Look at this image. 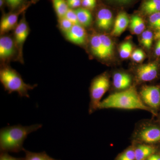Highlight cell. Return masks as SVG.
Instances as JSON below:
<instances>
[{
    "label": "cell",
    "mask_w": 160,
    "mask_h": 160,
    "mask_svg": "<svg viewBox=\"0 0 160 160\" xmlns=\"http://www.w3.org/2000/svg\"><path fill=\"white\" fill-rule=\"evenodd\" d=\"M42 124L30 126L21 125L6 126L0 130V150L4 152H19L23 151V143L31 132L42 128Z\"/></svg>",
    "instance_id": "cell-1"
},
{
    "label": "cell",
    "mask_w": 160,
    "mask_h": 160,
    "mask_svg": "<svg viewBox=\"0 0 160 160\" xmlns=\"http://www.w3.org/2000/svg\"><path fill=\"white\" fill-rule=\"evenodd\" d=\"M119 109L123 110H150L142 102L136 86H133L124 91L110 93L102 100L98 110L103 109Z\"/></svg>",
    "instance_id": "cell-2"
},
{
    "label": "cell",
    "mask_w": 160,
    "mask_h": 160,
    "mask_svg": "<svg viewBox=\"0 0 160 160\" xmlns=\"http://www.w3.org/2000/svg\"><path fill=\"white\" fill-rule=\"evenodd\" d=\"M131 142L160 146V123L156 118L138 121L130 137Z\"/></svg>",
    "instance_id": "cell-3"
},
{
    "label": "cell",
    "mask_w": 160,
    "mask_h": 160,
    "mask_svg": "<svg viewBox=\"0 0 160 160\" xmlns=\"http://www.w3.org/2000/svg\"><path fill=\"white\" fill-rule=\"evenodd\" d=\"M0 81L9 94L18 92L21 97L29 98L28 91L34 89L37 85H30L24 82L20 74L9 66H4L0 70Z\"/></svg>",
    "instance_id": "cell-4"
},
{
    "label": "cell",
    "mask_w": 160,
    "mask_h": 160,
    "mask_svg": "<svg viewBox=\"0 0 160 160\" xmlns=\"http://www.w3.org/2000/svg\"><path fill=\"white\" fill-rule=\"evenodd\" d=\"M110 78L106 72L98 76L92 80L89 88V102L88 112L89 114L98 110L99 106L103 96L110 89Z\"/></svg>",
    "instance_id": "cell-5"
},
{
    "label": "cell",
    "mask_w": 160,
    "mask_h": 160,
    "mask_svg": "<svg viewBox=\"0 0 160 160\" xmlns=\"http://www.w3.org/2000/svg\"><path fill=\"white\" fill-rule=\"evenodd\" d=\"M140 98L150 110L152 118H156L160 111V85H143L138 91Z\"/></svg>",
    "instance_id": "cell-6"
},
{
    "label": "cell",
    "mask_w": 160,
    "mask_h": 160,
    "mask_svg": "<svg viewBox=\"0 0 160 160\" xmlns=\"http://www.w3.org/2000/svg\"><path fill=\"white\" fill-rule=\"evenodd\" d=\"M160 66L157 62H152L138 66L134 71L135 85L152 82L158 77Z\"/></svg>",
    "instance_id": "cell-7"
},
{
    "label": "cell",
    "mask_w": 160,
    "mask_h": 160,
    "mask_svg": "<svg viewBox=\"0 0 160 160\" xmlns=\"http://www.w3.org/2000/svg\"><path fill=\"white\" fill-rule=\"evenodd\" d=\"M112 92L111 93L124 91L136 86L134 78L130 73L126 72H116L112 75Z\"/></svg>",
    "instance_id": "cell-8"
},
{
    "label": "cell",
    "mask_w": 160,
    "mask_h": 160,
    "mask_svg": "<svg viewBox=\"0 0 160 160\" xmlns=\"http://www.w3.org/2000/svg\"><path fill=\"white\" fill-rule=\"evenodd\" d=\"M29 26L24 15L14 30V42L20 58H22L23 44L29 35Z\"/></svg>",
    "instance_id": "cell-9"
},
{
    "label": "cell",
    "mask_w": 160,
    "mask_h": 160,
    "mask_svg": "<svg viewBox=\"0 0 160 160\" xmlns=\"http://www.w3.org/2000/svg\"><path fill=\"white\" fill-rule=\"evenodd\" d=\"M28 6H24L17 12L6 14L3 17L0 23L1 34H4L16 27L18 25L19 16L26 10Z\"/></svg>",
    "instance_id": "cell-10"
},
{
    "label": "cell",
    "mask_w": 160,
    "mask_h": 160,
    "mask_svg": "<svg viewBox=\"0 0 160 160\" xmlns=\"http://www.w3.org/2000/svg\"><path fill=\"white\" fill-rule=\"evenodd\" d=\"M15 44L10 37L3 36L0 38V58L4 62L10 60L15 54Z\"/></svg>",
    "instance_id": "cell-11"
},
{
    "label": "cell",
    "mask_w": 160,
    "mask_h": 160,
    "mask_svg": "<svg viewBox=\"0 0 160 160\" xmlns=\"http://www.w3.org/2000/svg\"><path fill=\"white\" fill-rule=\"evenodd\" d=\"M131 143L134 145L135 160H146L151 155L160 149V146L143 143Z\"/></svg>",
    "instance_id": "cell-12"
},
{
    "label": "cell",
    "mask_w": 160,
    "mask_h": 160,
    "mask_svg": "<svg viewBox=\"0 0 160 160\" xmlns=\"http://www.w3.org/2000/svg\"><path fill=\"white\" fill-rule=\"evenodd\" d=\"M66 35L67 39L77 45H82L86 42V30L83 26L79 24L73 25L71 29L66 33Z\"/></svg>",
    "instance_id": "cell-13"
},
{
    "label": "cell",
    "mask_w": 160,
    "mask_h": 160,
    "mask_svg": "<svg viewBox=\"0 0 160 160\" xmlns=\"http://www.w3.org/2000/svg\"><path fill=\"white\" fill-rule=\"evenodd\" d=\"M113 22V16L109 9H102L98 12L97 15L96 23L98 27L102 30L110 29Z\"/></svg>",
    "instance_id": "cell-14"
},
{
    "label": "cell",
    "mask_w": 160,
    "mask_h": 160,
    "mask_svg": "<svg viewBox=\"0 0 160 160\" xmlns=\"http://www.w3.org/2000/svg\"><path fill=\"white\" fill-rule=\"evenodd\" d=\"M129 24V18L125 12H121L115 20L112 35L115 36L120 35L125 31Z\"/></svg>",
    "instance_id": "cell-15"
},
{
    "label": "cell",
    "mask_w": 160,
    "mask_h": 160,
    "mask_svg": "<svg viewBox=\"0 0 160 160\" xmlns=\"http://www.w3.org/2000/svg\"><path fill=\"white\" fill-rule=\"evenodd\" d=\"M91 50L95 55L101 59H106L99 34L93 35L90 39Z\"/></svg>",
    "instance_id": "cell-16"
},
{
    "label": "cell",
    "mask_w": 160,
    "mask_h": 160,
    "mask_svg": "<svg viewBox=\"0 0 160 160\" xmlns=\"http://www.w3.org/2000/svg\"><path fill=\"white\" fill-rule=\"evenodd\" d=\"M74 10L80 25L83 27H87L91 24L92 16L89 9L84 8H78Z\"/></svg>",
    "instance_id": "cell-17"
},
{
    "label": "cell",
    "mask_w": 160,
    "mask_h": 160,
    "mask_svg": "<svg viewBox=\"0 0 160 160\" xmlns=\"http://www.w3.org/2000/svg\"><path fill=\"white\" fill-rule=\"evenodd\" d=\"M143 11L147 14L160 11V0H147L142 5Z\"/></svg>",
    "instance_id": "cell-18"
},
{
    "label": "cell",
    "mask_w": 160,
    "mask_h": 160,
    "mask_svg": "<svg viewBox=\"0 0 160 160\" xmlns=\"http://www.w3.org/2000/svg\"><path fill=\"white\" fill-rule=\"evenodd\" d=\"M130 28L135 34L142 33L145 29V24L142 19L138 16H132L130 22Z\"/></svg>",
    "instance_id": "cell-19"
},
{
    "label": "cell",
    "mask_w": 160,
    "mask_h": 160,
    "mask_svg": "<svg viewBox=\"0 0 160 160\" xmlns=\"http://www.w3.org/2000/svg\"><path fill=\"white\" fill-rule=\"evenodd\" d=\"M53 7L59 18L65 17L69 10V6L65 0H52Z\"/></svg>",
    "instance_id": "cell-20"
},
{
    "label": "cell",
    "mask_w": 160,
    "mask_h": 160,
    "mask_svg": "<svg viewBox=\"0 0 160 160\" xmlns=\"http://www.w3.org/2000/svg\"><path fill=\"white\" fill-rule=\"evenodd\" d=\"M114 160H135V146L133 143L118 153Z\"/></svg>",
    "instance_id": "cell-21"
},
{
    "label": "cell",
    "mask_w": 160,
    "mask_h": 160,
    "mask_svg": "<svg viewBox=\"0 0 160 160\" xmlns=\"http://www.w3.org/2000/svg\"><path fill=\"white\" fill-rule=\"evenodd\" d=\"M99 35L107 58H111L113 53V45L112 41L106 35Z\"/></svg>",
    "instance_id": "cell-22"
},
{
    "label": "cell",
    "mask_w": 160,
    "mask_h": 160,
    "mask_svg": "<svg viewBox=\"0 0 160 160\" xmlns=\"http://www.w3.org/2000/svg\"><path fill=\"white\" fill-rule=\"evenodd\" d=\"M25 157L24 160H60L55 159L49 156L46 152H33L24 149Z\"/></svg>",
    "instance_id": "cell-23"
},
{
    "label": "cell",
    "mask_w": 160,
    "mask_h": 160,
    "mask_svg": "<svg viewBox=\"0 0 160 160\" xmlns=\"http://www.w3.org/2000/svg\"><path fill=\"white\" fill-rule=\"evenodd\" d=\"M132 46L131 43L126 42L123 43L120 47V57L123 59H126L131 56L132 53Z\"/></svg>",
    "instance_id": "cell-24"
},
{
    "label": "cell",
    "mask_w": 160,
    "mask_h": 160,
    "mask_svg": "<svg viewBox=\"0 0 160 160\" xmlns=\"http://www.w3.org/2000/svg\"><path fill=\"white\" fill-rule=\"evenodd\" d=\"M153 38L152 32L150 30H146L142 33L141 42L144 47L149 49L151 48Z\"/></svg>",
    "instance_id": "cell-25"
},
{
    "label": "cell",
    "mask_w": 160,
    "mask_h": 160,
    "mask_svg": "<svg viewBox=\"0 0 160 160\" xmlns=\"http://www.w3.org/2000/svg\"><path fill=\"white\" fill-rule=\"evenodd\" d=\"M58 22L60 29L65 33L68 32L73 25L72 23L66 17L59 18Z\"/></svg>",
    "instance_id": "cell-26"
},
{
    "label": "cell",
    "mask_w": 160,
    "mask_h": 160,
    "mask_svg": "<svg viewBox=\"0 0 160 160\" xmlns=\"http://www.w3.org/2000/svg\"><path fill=\"white\" fill-rule=\"evenodd\" d=\"M149 20L152 27L158 30L160 29V11L150 15Z\"/></svg>",
    "instance_id": "cell-27"
},
{
    "label": "cell",
    "mask_w": 160,
    "mask_h": 160,
    "mask_svg": "<svg viewBox=\"0 0 160 160\" xmlns=\"http://www.w3.org/2000/svg\"><path fill=\"white\" fill-rule=\"evenodd\" d=\"M131 58L134 62H141L145 58V54L142 50L140 49H136L131 55Z\"/></svg>",
    "instance_id": "cell-28"
},
{
    "label": "cell",
    "mask_w": 160,
    "mask_h": 160,
    "mask_svg": "<svg viewBox=\"0 0 160 160\" xmlns=\"http://www.w3.org/2000/svg\"><path fill=\"white\" fill-rule=\"evenodd\" d=\"M65 17L70 21L73 25H76V24L80 25L78 21L77 16L74 10L69 8Z\"/></svg>",
    "instance_id": "cell-29"
},
{
    "label": "cell",
    "mask_w": 160,
    "mask_h": 160,
    "mask_svg": "<svg viewBox=\"0 0 160 160\" xmlns=\"http://www.w3.org/2000/svg\"><path fill=\"white\" fill-rule=\"evenodd\" d=\"M96 1L97 0H82V5L83 8L92 9L95 7Z\"/></svg>",
    "instance_id": "cell-30"
},
{
    "label": "cell",
    "mask_w": 160,
    "mask_h": 160,
    "mask_svg": "<svg viewBox=\"0 0 160 160\" xmlns=\"http://www.w3.org/2000/svg\"><path fill=\"white\" fill-rule=\"evenodd\" d=\"M8 6L12 9H15L19 7L23 0H5Z\"/></svg>",
    "instance_id": "cell-31"
},
{
    "label": "cell",
    "mask_w": 160,
    "mask_h": 160,
    "mask_svg": "<svg viewBox=\"0 0 160 160\" xmlns=\"http://www.w3.org/2000/svg\"><path fill=\"white\" fill-rule=\"evenodd\" d=\"M24 158H17L11 156L7 152H1L0 160H24Z\"/></svg>",
    "instance_id": "cell-32"
},
{
    "label": "cell",
    "mask_w": 160,
    "mask_h": 160,
    "mask_svg": "<svg viewBox=\"0 0 160 160\" xmlns=\"http://www.w3.org/2000/svg\"><path fill=\"white\" fill-rule=\"evenodd\" d=\"M67 3L69 7L72 9L73 8H78L82 5V1H77Z\"/></svg>",
    "instance_id": "cell-33"
},
{
    "label": "cell",
    "mask_w": 160,
    "mask_h": 160,
    "mask_svg": "<svg viewBox=\"0 0 160 160\" xmlns=\"http://www.w3.org/2000/svg\"><path fill=\"white\" fill-rule=\"evenodd\" d=\"M146 160H160V149L151 155Z\"/></svg>",
    "instance_id": "cell-34"
},
{
    "label": "cell",
    "mask_w": 160,
    "mask_h": 160,
    "mask_svg": "<svg viewBox=\"0 0 160 160\" xmlns=\"http://www.w3.org/2000/svg\"><path fill=\"white\" fill-rule=\"evenodd\" d=\"M155 53L157 56H160V39L158 40L155 49Z\"/></svg>",
    "instance_id": "cell-35"
},
{
    "label": "cell",
    "mask_w": 160,
    "mask_h": 160,
    "mask_svg": "<svg viewBox=\"0 0 160 160\" xmlns=\"http://www.w3.org/2000/svg\"><path fill=\"white\" fill-rule=\"evenodd\" d=\"M110 1L120 4H126L130 2L132 0H110Z\"/></svg>",
    "instance_id": "cell-36"
},
{
    "label": "cell",
    "mask_w": 160,
    "mask_h": 160,
    "mask_svg": "<svg viewBox=\"0 0 160 160\" xmlns=\"http://www.w3.org/2000/svg\"><path fill=\"white\" fill-rule=\"evenodd\" d=\"M154 38L155 39H160V29L158 30L157 32H156L154 35Z\"/></svg>",
    "instance_id": "cell-37"
},
{
    "label": "cell",
    "mask_w": 160,
    "mask_h": 160,
    "mask_svg": "<svg viewBox=\"0 0 160 160\" xmlns=\"http://www.w3.org/2000/svg\"><path fill=\"white\" fill-rule=\"evenodd\" d=\"M4 1L5 0H0V6H1V8L2 7V8L3 6H4Z\"/></svg>",
    "instance_id": "cell-38"
},
{
    "label": "cell",
    "mask_w": 160,
    "mask_h": 160,
    "mask_svg": "<svg viewBox=\"0 0 160 160\" xmlns=\"http://www.w3.org/2000/svg\"><path fill=\"white\" fill-rule=\"evenodd\" d=\"M154 118H156L157 119L158 121L160 123V112L158 113V114L157 115V116L156 117Z\"/></svg>",
    "instance_id": "cell-39"
},
{
    "label": "cell",
    "mask_w": 160,
    "mask_h": 160,
    "mask_svg": "<svg viewBox=\"0 0 160 160\" xmlns=\"http://www.w3.org/2000/svg\"><path fill=\"white\" fill-rule=\"evenodd\" d=\"M66 2L69 3L71 2H77V1H82V0H66Z\"/></svg>",
    "instance_id": "cell-40"
},
{
    "label": "cell",
    "mask_w": 160,
    "mask_h": 160,
    "mask_svg": "<svg viewBox=\"0 0 160 160\" xmlns=\"http://www.w3.org/2000/svg\"><path fill=\"white\" fill-rule=\"evenodd\" d=\"M32 1H33V2H37L38 0H32Z\"/></svg>",
    "instance_id": "cell-41"
}]
</instances>
